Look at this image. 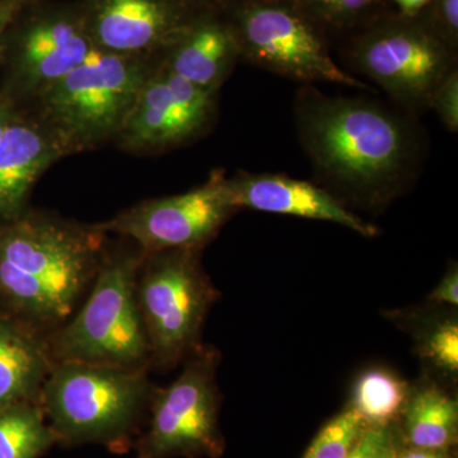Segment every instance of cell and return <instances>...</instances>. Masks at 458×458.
Returning <instances> with one entry per match:
<instances>
[{"label": "cell", "mask_w": 458, "mask_h": 458, "mask_svg": "<svg viewBox=\"0 0 458 458\" xmlns=\"http://www.w3.org/2000/svg\"><path fill=\"white\" fill-rule=\"evenodd\" d=\"M17 107L13 102L0 92V140L7 131L9 123L16 114Z\"/></svg>", "instance_id": "obj_29"}, {"label": "cell", "mask_w": 458, "mask_h": 458, "mask_svg": "<svg viewBox=\"0 0 458 458\" xmlns=\"http://www.w3.org/2000/svg\"><path fill=\"white\" fill-rule=\"evenodd\" d=\"M348 63L414 119L429 110L434 90L457 66L456 54L426 27L403 23L364 33L348 50Z\"/></svg>", "instance_id": "obj_7"}, {"label": "cell", "mask_w": 458, "mask_h": 458, "mask_svg": "<svg viewBox=\"0 0 458 458\" xmlns=\"http://www.w3.org/2000/svg\"><path fill=\"white\" fill-rule=\"evenodd\" d=\"M367 427L360 415L348 406L319 430L302 458H348Z\"/></svg>", "instance_id": "obj_21"}, {"label": "cell", "mask_w": 458, "mask_h": 458, "mask_svg": "<svg viewBox=\"0 0 458 458\" xmlns=\"http://www.w3.org/2000/svg\"><path fill=\"white\" fill-rule=\"evenodd\" d=\"M182 32L162 0H101L89 36L96 50L140 57L159 45L170 47Z\"/></svg>", "instance_id": "obj_15"}, {"label": "cell", "mask_w": 458, "mask_h": 458, "mask_svg": "<svg viewBox=\"0 0 458 458\" xmlns=\"http://www.w3.org/2000/svg\"><path fill=\"white\" fill-rule=\"evenodd\" d=\"M428 300L434 304H458V270L456 265L451 267Z\"/></svg>", "instance_id": "obj_27"}, {"label": "cell", "mask_w": 458, "mask_h": 458, "mask_svg": "<svg viewBox=\"0 0 458 458\" xmlns=\"http://www.w3.org/2000/svg\"><path fill=\"white\" fill-rule=\"evenodd\" d=\"M397 451H399V448H397L396 451H394L393 454H388L386 458H396Z\"/></svg>", "instance_id": "obj_32"}, {"label": "cell", "mask_w": 458, "mask_h": 458, "mask_svg": "<svg viewBox=\"0 0 458 458\" xmlns=\"http://www.w3.org/2000/svg\"><path fill=\"white\" fill-rule=\"evenodd\" d=\"M229 201L234 209L282 214L336 223L363 237H375L378 229L345 207L333 192L309 181L285 174L240 172L227 179Z\"/></svg>", "instance_id": "obj_13"}, {"label": "cell", "mask_w": 458, "mask_h": 458, "mask_svg": "<svg viewBox=\"0 0 458 458\" xmlns=\"http://www.w3.org/2000/svg\"><path fill=\"white\" fill-rule=\"evenodd\" d=\"M95 50L89 33L68 17L40 18L16 35L8 30L0 56L4 65L0 92L18 108L33 104Z\"/></svg>", "instance_id": "obj_11"}, {"label": "cell", "mask_w": 458, "mask_h": 458, "mask_svg": "<svg viewBox=\"0 0 458 458\" xmlns=\"http://www.w3.org/2000/svg\"><path fill=\"white\" fill-rule=\"evenodd\" d=\"M310 13L337 26L352 25L375 11L379 0H300Z\"/></svg>", "instance_id": "obj_23"}, {"label": "cell", "mask_w": 458, "mask_h": 458, "mask_svg": "<svg viewBox=\"0 0 458 458\" xmlns=\"http://www.w3.org/2000/svg\"><path fill=\"white\" fill-rule=\"evenodd\" d=\"M50 369L42 344L0 325V409L40 393Z\"/></svg>", "instance_id": "obj_18"}, {"label": "cell", "mask_w": 458, "mask_h": 458, "mask_svg": "<svg viewBox=\"0 0 458 458\" xmlns=\"http://www.w3.org/2000/svg\"><path fill=\"white\" fill-rule=\"evenodd\" d=\"M216 111V92L159 66L141 86L117 140L129 150L176 147L204 131Z\"/></svg>", "instance_id": "obj_12"}, {"label": "cell", "mask_w": 458, "mask_h": 458, "mask_svg": "<svg viewBox=\"0 0 458 458\" xmlns=\"http://www.w3.org/2000/svg\"><path fill=\"white\" fill-rule=\"evenodd\" d=\"M25 2L26 0H0V56H2L3 42L9 27L22 12Z\"/></svg>", "instance_id": "obj_28"}, {"label": "cell", "mask_w": 458, "mask_h": 458, "mask_svg": "<svg viewBox=\"0 0 458 458\" xmlns=\"http://www.w3.org/2000/svg\"><path fill=\"white\" fill-rule=\"evenodd\" d=\"M396 450L393 426L367 427L348 458H386Z\"/></svg>", "instance_id": "obj_25"}, {"label": "cell", "mask_w": 458, "mask_h": 458, "mask_svg": "<svg viewBox=\"0 0 458 458\" xmlns=\"http://www.w3.org/2000/svg\"><path fill=\"white\" fill-rule=\"evenodd\" d=\"M152 72L138 56L95 50L33 102V114L62 147L83 152L117 138Z\"/></svg>", "instance_id": "obj_3"}, {"label": "cell", "mask_w": 458, "mask_h": 458, "mask_svg": "<svg viewBox=\"0 0 458 458\" xmlns=\"http://www.w3.org/2000/svg\"><path fill=\"white\" fill-rule=\"evenodd\" d=\"M410 390L408 384L393 370L367 369L355 381L349 406L369 427L393 426L405 409Z\"/></svg>", "instance_id": "obj_19"}, {"label": "cell", "mask_w": 458, "mask_h": 458, "mask_svg": "<svg viewBox=\"0 0 458 458\" xmlns=\"http://www.w3.org/2000/svg\"><path fill=\"white\" fill-rule=\"evenodd\" d=\"M298 137L335 197L381 208L399 197L423 162L414 117L372 98L328 96L304 84L294 101Z\"/></svg>", "instance_id": "obj_1"}, {"label": "cell", "mask_w": 458, "mask_h": 458, "mask_svg": "<svg viewBox=\"0 0 458 458\" xmlns=\"http://www.w3.org/2000/svg\"><path fill=\"white\" fill-rule=\"evenodd\" d=\"M406 17H414L428 7L433 0H394Z\"/></svg>", "instance_id": "obj_30"}, {"label": "cell", "mask_w": 458, "mask_h": 458, "mask_svg": "<svg viewBox=\"0 0 458 458\" xmlns=\"http://www.w3.org/2000/svg\"><path fill=\"white\" fill-rule=\"evenodd\" d=\"M55 439L44 411L21 405L0 412V458H36Z\"/></svg>", "instance_id": "obj_20"}, {"label": "cell", "mask_w": 458, "mask_h": 458, "mask_svg": "<svg viewBox=\"0 0 458 458\" xmlns=\"http://www.w3.org/2000/svg\"><path fill=\"white\" fill-rule=\"evenodd\" d=\"M238 56L232 30L204 21L183 30L161 66L201 89L218 92Z\"/></svg>", "instance_id": "obj_16"}, {"label": "cell", "mask_w": 458, "mask_h": 458, "mask_svg": "<svg viewBox=\"0 0 458 458\" xmlns=\"http://www.w3.org/2000/svg\"><path fill=\"white\" fill-rule=\"evenodd\" d=\"M64 156L38 116L17 107L0 140V218L8 222L20 218L33 186Z\"/></svg>", "instance_id": "obj_14"}, {"label": "cell", "mask_w": 458, "mask_h": 458, "mask_svg": "<svg viewBox=\"0 0 458 458\" xmlns=\"http://www.w3.org/2000/svg\"><path fill=\"white\" fill-rule=\"evenodd\" d=\"M429 110L454 134L458 131V68L452 69L434 90Z\"/></svg>", "instance_id": "obj_24"}, {"label": "cell", "mask_w": 458, "mask_h": 458, "mask_svg": "<svg viewBox=\"0 0 458 458\" xmlns=\"http://www.w3.org/2000/svg\"><path fill=\"white\" fill-rule=\"evenodd\" d=\"M147 255L137 274L138 307L150 360L170 369L200 348L205 319L219 294L201 267L199 251Z\"/></svg>", "instance_id": "obj_5"}, {"label": "cell", "mask_w": 458, "mask_h": 458, "mask_svg": "<svg viewBox=\"0 0 458 458\" xmlns=\"http://www.w3.org/2000/svg\"><path fill=\"white\" fill-rule=\"evenodd\" d=\"M238 53L252 64L304 84L333 83L360 90L369 84L349 74L328 55L302 12L280 3H251L237 16Z\"/></svg>", "instance_id": "obj_8"}, {"label": "cell", "mask_w": 458, "mask_h": 458, "mask_svg": "<svg viewBox=\"0 0 458 458\" xmlns=\"http://www.w3.org/2000/svg\"><path fill=\"white\" fill-rule=\"evenodd\" d=\"M234 212L228 198L227 177L222 171H214L199 188L134 205L95 227L104 233L114 232L131 238L144 254L200 251Z\"/></svg>", "instance_id": "obj_10"}, {"label": "cell", "mask_w": 458, "mask_h": 458, "mask_svg": "<svg viewBox=\"0 0 458 458\" xmlns=\"http://www.w3.org/2000/svg\"><path fill=\"white\" fill-rule=\"evenodd\" d=\"M140 261L131 255L102 261L86 303L56 334L54 349L60 361L146 367L149 344L135 291Z\"/></svg>", "instance_id": "obj_4"}, {"label": "cell", "mask_w": 458, "mask_h": 458, "mask_svg": "<svg viewBox=\"0 0 458 458\" xmlns=\"http://www.w3.org/2000/svg\"><path fill=\"white\" fill-rule=\"evenodd\" d=\"M186 360L179 378L153 396L152 420L143 445L146 458L216 456L222 451L218 352L200 346Z\"/></svg>", "instance_id": "obj_9"}, {"label": "cell", "mask_w": 458, "mask_h": 458, "mask_svg": "<svg viewBox=\"0 0 458 458\" xmlns=\"http://www.w3.org/2000/svg\"><path fill=\"white\" fill-rule=\"evenodd\" d=\"M148 390L144 369L60 361L40 394L56 433L72 439H106L131 426Z\"/></svg>", "instance_id": "obj_6"}, {"label": "cell", "mask_w": 458, "mask_h": 458, "mask_svg": "<svg viewBox=\"0 0 458 458\" xmlns=\"http://www.w3.org/2000/svg\"><path fill=\"white\" fill-rule=\"evenodd\" d=\"M102 234L44 216L0 228V291L41 327L63 324L102 264Z\"/></svg>", "instance_id": "obj_2"}, {"label": "cell", "mask_w": 458, "mask_h": 458, "mask_svg": "<svg viewBox=\"0 0 458 458\" xmlns=\"http://www.w3.org/2000/svg\"><path fill=\"white\" fill-rule=\"evenodd\" d=\"M396 458H451L447 451L420 450L410 447L409 450L397 451Z\"/></svg>", "instance_id": "obj_31"}, {"label": "cell", "mask_w": 458, "mask_h": 458, "mask_svg": "<svg viewBox=\"0 0 458 458\" xmlns=\"http://www.w3.org/2000/svg\"><path fill=\"white\" fill-rule=\"evenodd\" d=\"M419 355L445 376L458 372V322L456 318H437L428 322L417 336Z\"/></svg>", "instance_id": "obj_22"}, {"label": "cell", "mask_w": 458, "mask_h": 458, "mask_svg": "<svg viewBox=\"0 0 458 458\" xmlns=\"http://www.w3.org/2000/svg\"><path fill=\"white\" fill-rule=\"evenodd\" d=\"M401 417L410 447L447 451L457 441V400L434 382L410 390Z\"/></svg>", "instance_id": "obj_17"}, {"label": "cell", "mask_w": 458, "mask_h": 458, "mask_svg": "<svg viewBox=\"0 0 458 458\" xmlns=\"http://www.w3.org/2000/svg\"><path fill=\"white\" fill-rule=\"evenodd\" d=\"M436 2L434 9V26L428 31L432 32L443 45L452 53H456L458 32V0H433Z\"/></svg>", "instance_id": "obj_26"}]
</instances>
